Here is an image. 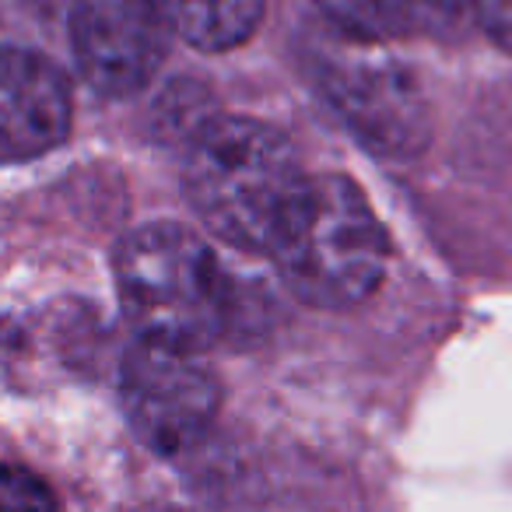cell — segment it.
<instances>
[{"label": "cell", "instance_id": "11", "mask_svg": "<svg viewBox=\"0 0 512 512\" xmlns=\"http://www.w3.org/2000/svg\"><path fill=\"white\" fill-rule=\"evenodd\" d=\"M474 4V22L484 36L512 57V0H470Z\"/></svg>", "mask_w": 512, "mask_h": 512}, {"label": "cell", "instance_id": "8", "mask_svg": "<svg viewBox=\"0 0 512 512\" xmlns=\"http://www.w3.org/2000/svg\"><path fill=\"white\" fill-rule=\"evenodd\" d=\"M320 11L358 43L397 36L456 39L474 22L470 0H316Z\"/></svg>", "mask_w": 512, "mask_h": 512}, {"label": "cell", "instance_id": "9", "mask_svg": "<svg viewBox=\"0 0 512 512\" xmlns=\"http://www.w3.org/2000/svg\"><path fill=\"white\" fill-rule=\"evenodd\" d=\"M169 29L204 53L242 46L264 18V0H155Z\"/></svg>", "mask_w": 512, "mask_h": 512}, {"label": "cell", "instance_id": "7", "mask_svg": "<svg viewBox=\"0 0 512 512\" xmlns=\"http://www.w3.org/2000/svg\"><path fill=\"white\" fill-rule=\"evenodd\" d=\"M71 85L43 53L0 46V162H32L67 141Z\"/></svg>", "mask_w": 512, "mask_h": 512}, {"label": "cell", "instance_id": "1", "mask_svg": "<svg viewBox=\"0 0 512 512\" xmlns=\"http://www.w3.org/2000/svg\"><path fill=\"white\" fill-rule=\"evenodd\" d=\"M302 183L292 141L260 120L214 116L190 137L186 197L207 232L235 249H271Z\"/></svg>", "mask_w": 512, "mask_h": 512}, {"label": "cell", "instance_id": "2", "mask_svg": "<svg viewBox=\"0 0 512 512\" xmlns=\"http://www.w3.org/2000/svg\"><path fill=\"white\" fill-rule=\"evenodd\" d=\"M267 253L302 302L351 309L383 281L390 239L369 197L348 176H306Z\"/></svg>", "mask_w": 512, "mask_h": 512}, {"label": "cell", "instance_id": "4", "mask_svg": "<svg viewBox=\"0 0 512 512\" xmlns=\"http://www.w3.org/2000/svg\"><path fill=\"white\" fill-rule=\"evenodd\" d=\"M120 397L137 439L162 456L197 446L221 404L218 383L197 351L144 337L123 358Z\"/></svg>", "mask_w": 512, "mask_h": 512}, {"label": "cell", "instance_id": "10", "mask_svg": "<svg viewBox=\"0 0 512 512\" xmlns=\"http://www.w3.org/2000/svg\"><path fill=\"white\" fill-rule=\"evenodd\" d=\"M0 512H60L50 481L22 463H0Z\"/></svg>", "mask_w": 512, "mask_h": 512}, {"label": "cell", "instance_id": "5", "mask_svg": "<svg viewBox=\"0 0 512 512\" xmlns=\"http://www.w3.org/2000/svg\"><path fill=\"white\" fill-rule=\"evenodd\" d=\"M323 92L351 134L376 155L411 158L428 144L432 116L418 78L386 57H341L323 67Z\"/></svg>", "mask_w": 512, "mask_h": 512}, {"label": "cell", "instance_id": "6", "mask_svg": "<svg viewBox=\"0 0 512 512\" xmlns=\"http://www.w3.org/2000/svg\"><path fill=\"white\" fill-rule=\"evenodd\" d=\"M169 22L155 0H74L71 43L85 81L102 95H134L169 53Z\"/></svg>", "mask_w": 512, "mask_h": 512}, {"label": "cell", "instance_id": "3", "mask_svg": "<svg viewBox=\"0 0 512 512\" xmlns=\"http://www.w3.org/2000/svg\"><path fill=\"white\" fill-rule=\"evenodd\" d=\"M116 288L127 320L144 341L200 351L218 341L232 288L204 235L176 221H151L116 246Z\"/></svg>", "mask_w": 512, "mask_h": 512}]
</instances>
